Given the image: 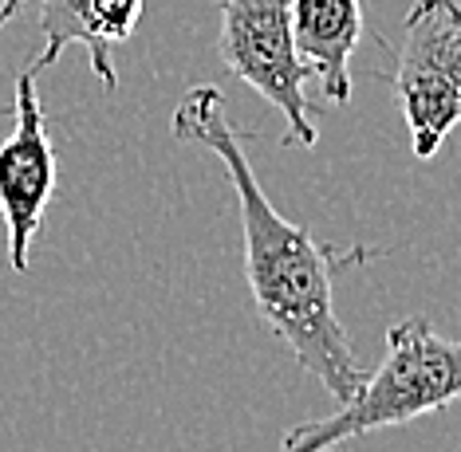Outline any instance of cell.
Listing matches in <instances>:
<instances>
[{"label": "cell", "mask_w": 461, "mask_h": 452, "mask_svg": "<svg viewBox=\"0 0 461 452\" xmlns=\"http://www.w3.org/2000/svg\"><path fill=\"white\" fill-rule=\"evenodd\" d=\"M217 13H221L217 51L225 71L249 83L272 111L285 114V146L312 150L320 142V130L308 111L303 83L316 71L296 48L292 0H217Z\"/></svg>", "instance_id": "obj_3"}, {"label": "cell", "mask_w": 461, "mask_h": 452, "mask_svg": "<svg viewBox=\"0 0 461 452\" xmlns=\"http://www.w3.org/2000/svg\"><path fill=\"white\" fill-rule=\"evenodd\" d=\"M394 102L414 157L429 162L461 126V0H414L394 63Z\"/></svg>", "instance_id": "obj_4"}, {"label": "cell", "mask_w": 461, "mask_h": 452, "mask_svg": "<svg viewBox=\"0 0 461 452\" xmlns=\"http://www.w3.org/2000/svg\"><path fill=\"white\" fill-rule=\"evenodd\" d=\"M170 130L177 142L205 146L225 165L245 228V279L265 327L328 390L335 405L351 402L366 377V366L335 315V276L351 264H363L371 252L359 244L348 252L323 244L303 225H292L272 208L245 157V146L229 126L225 94L217 87H190V94L177 102Z\"/></svg>", "instance_id": "obj_1"}, {"label": "cell", "mask_w": 461, "mask_h": 452, "mask_svg": "<svg viewBox=\"0 0 461 452\" xmlns=\"http://www.w3.org/2000/svg\"><path fill=\"white\" fill-rule=\"evenodd\" d=\"M296 48L323 83V99H351V56L363 40V0H292Z\"/></svg>", "instance_id": "obj_6"}, {"label": "cell", "mask_w": 461, "mask_h": 452, "mask_svg": "<svg viewBox=\"0 0 461 452\" xmlns=\"http://www.w3.org/2000/svg\"><path fill=\"white\" fill-rule=\"evenodd\" d=\"M454 402H461V342L438 334L426 315H411L386 331V354L363 377L359 394L328 417L292 425L280 452H328L375 429L442 413Z\"/></svg>", "instance_id": "obj_2"}, {"label": "cell", "mask_w": 461, "mask_h": 452, "mask_svg": "<svg viewBox=\"0 0 461 452\" xmlns=\"http://www.w3.org/2000/svg\"><path fill=\"white\" fill-rule=\"evenodd\" d=\"M56 193V146L48 138L36 71H20L13 94V134L0 142V220L8 228V264L28 271L32 240Z\"/></svg>", "instance_id": "obj_5"}, {"label": "cell", "mask_w": 461, "mask_h": 452, "mask_svg": "<svg viewBox=\"0 0 461 452\" xmlns=\"http://www.w3.org/2000/svg\"><path fill=\"white\" fill-rule=\"evenodd\" d=\"M40 28H44V48L36 51L32 71L51 67L71 44L87 48V0H44Z\"/></svg>", "instance_id": "obj_7"}, {"label": "cell", "mask_w": 461, "mask_h": 452, "mask_svg": "<svg viewBox=\"0 0 461 452\" xmlns=\"http://www.w3.org/2000/svg\"><path fill=\"white\" fill-rule=\"evenodd\" d=\"M328 452H335V448H328Z\"/></svg>", "instance_id": "obj_9"}, {"label": "cell", "mask_w": 461, "mask_h": 452, "mask_svg": "<svg viewBox=\"0 0 461 452\" xmlns=\"http://www.w3.org/2000/svg\"><path fill=\"white\" fill-rule=\"evenodd\" d=\"M24 4H28V0H0V28H5L8 20H13V16L20 13V8H24Z\"/></svg>", "instance_id": "obj_8"}]
</instances>
